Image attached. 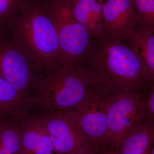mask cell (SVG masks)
<instances>
[{"instance_id":"obj_13","label":"cell","mask_w":154,"mask_h":154,"mask_svg":"<svg viewBox=\"0 0 154 154\" xmlns=\"http://www.w3.org/2000/svg\"><path fill=\"white\" fill-rule=\"evenodd\" d=\"M125 41L143 61L154 82V28L137 25Z\"/></svg>"},{"instance_id":"obj_16","label":"cell","mask_w":154,"mask_h":154,"mask_svg":"<svg viewBox=\"0 0 154 154\" xmlns=\"http://www.w3.org/2000/svg\"><path fill=\"white\" fill-rule=\"evenodd\" d=\"M28 0H0V28L9 27L12 19Z\"/></svg>"},{"instance_id":"obj_19","label":"cell","mask_w":154,"mask_h":154,"mask_svg":"<svg viewBox=\"0 0 154 154\" xmlns=\"http://www.w3.org/2000/svg\"><path fill=\"white\" fill-rule=\"evenodd\" d=\"M72 154H98L89 148H85Z\"/></svg>"},{"instance_id":"obj_8","label":"cell","mask_w":154,"mask_h":154,"mask_svg":"<svg viewBox=\"0 0 154 154\" xmlns=\"http://www.w3.org/2000/svg\"><path fill=\"white\" fill-rule=\"evenodd\" d=\"M28 57L12 39L0 38V76L15 90L25 95L36 90L38 75Z\"/></svg>"},{"instance_id":"obj_5","label":"cell","mask_w":154,"mask_h":154,"mask_svg":"<svg viewBox=\"0 0 154 154\" xmlns=\"http://www.w3.org/2000/svg\"><path fill=\"white\" fill-rule=\"evenodd\" d=\"M107 151H115L121 143L148 117L146 99L137 91L107 93Z\"/></svg>"},{"instance_id":"obj_4","label":"cell","mask_w":154,"mask_h":154,"mask_svg":"<svg viewBox=\"0 0 154 154\" xmlns=\"http://www.w3.org/2000/svg\"><path fill=\"white\" fill-rule=\"evenodd\" d=\"M58 37L60 63L71 68L82 63L90 51L94 38L75 19L71 0H43Z\"/></svg>"},{"instance_id":"obj_11","label":"cell","mask_w":154,"mask_h":154,"mask_svg":"<svg viewBox=\"0 0 154 154\" xmlns=\"http://www.w3.org/2000/svg\"><path fill=\"white\" fill-rule=\"evenodd\" d=\"M105 0H71L75 19L83 25L93 38L104 35L103 7Z\"/></svg>"},{"instance_id":"obj_9","label":"cell","mask_w":154,"mask_h":154,"mask_svg":"<svg viewBox=\"0 0 154 154\" xmlns=\"http://www.w3.org/2000/svg\"><path fill=\"white\" fill-rule=\"evenodd\" d=\"M137 25L134 0H105L103 7L104 34L125 41Z\"/></svg>"},{"instance_id":"obj_6","label":"cell","mask_w":154,"mask_h":154,"mask_svg":"<svg viewBox=\"0 0 154 154\" xmlns=\"http://www.w3.org/2000/svg\"><path fill=\"white\" fill-rule=\"evenodd\" d=\"M107 93L102 87L94 89L88 93L79 105L71 110L82 130L89 147L98 154L107 151Z\"/></svg>"},{"instance_id":"obj_7","label":"cell","mask_w":154,"mask_h":154,"mask_svg":"<svg viewBox=\"0 0 154 154\" xmlns=\"http://www.w3.org/2000/svg\"><path fill=\"white\" fill-rule=\"evenodd\" d=\"M37 114L45 125L55 153L72 154L90 148L72 110H49Z\"/></svg>"},{"instance_id":"obj_2","label":"cell","mask_w":154,"mask_h":154,"mask_svg":"<svg viewBox=\"0 0 154 154\" xmlns=\"http://www.w3.org/2000/svg\"><path fill=\"white\" fill-rule=\"evenodd\" d=\"M8 27L11 39L37 72L48 75L62 67L57 32L43 0H28Z\"/></svg>"},{"instance_id":"obj_17","label":"cell","mask_w":154,"mask_h":154,"mask_svg":"<svg viewBox=\"0 0 154 154\" xmlns=\"http://www.w3.org/2000/svg\"><path fill=\"white\" fill-rule=\"evenodd\" d=\"M137 25L154 28V0H134Z\"/></svg>"},{"instance_id":"obj_12","label":"cell","mask_w":154,"mask_h":154,"mask_svg":"<svg viewBox=\"0 0 154 154\" xmlns=\"http://www.w3.org/2000/svg\"><path fill=\"white\" fill-rule=\"evenodd\" d=\"M33 97L15 90L0 76V114L17 121L33 106Z\"/></svg>"},{"instance_id":"obj_10","label":"cell","mask_w":154,"mask_h":154,"mask_svg":"<svg viewBox=\"0 0 154 154\" xmlns=\"http://www.w3.org/2000/svg\"><path fill=\"white\" fill-rule=\"evenodd\" d=\"M18 121L22 135L21 154H54L47 128L38 114L28 113Z\"/></svg>"},{"instance_id":"obj_22","label":"cell","mask_w":154,"mask_h":154,"mask_svg":"<svg viewBox=\"0 0 154 154\" xmlns=\"http://www.w3.org/2000/svg\"><path fill=\"white\" fill-rule=\"evenodd\" d=\"M103 154H116L114 151H108L105 152Z\"/></svg>"},{"instance_id":"obj_15","label":"cell","mask_w":154,"mask_h":154,"mask_svg":"<svg viewBox=\"0 0 154 154\" xmlns=\"http://www.w3.org/2000/svg\"><path fill=\"white\" fill-rule=\"evenodd\" d=\"M22 135L19 122L7 119L0 128V154H21Z\"/></svg>"},{"instance_id":"obj_18","label":"cell","mask_w":154,"mask_h":154,"mask_svg":"<svg viewBox=\"0 0 154 154\" xmlns=\"http://www.w3.org/2000/svg\"><path fill=\"white\" fill-rule=\"evenodd\" d=\"M146 102L149 116L154 119V81Z\"/></svg>"},{"instance_id":"obj_1","label":"cell","mask_w":154,"mask_h":154,"mask_svg":"<svg viewBox=\"0 0 154 154\" xmlns=\"http://www.w3.org/2000/svg\"><path fill=\"white\" fill-rule=\"evenodd\" d=\"M84 63L109 93L137 91L152 81L143 61L128 45L105 34L94 38Z\"/></svg>"},{"instance_id":"obj_20","label":"cell","mask_w":154,"mask_h":154,"mask_svg":"<svg viewBox=\"0 0 154 154\" xmlns=\"http://www.w3.org/2000/svg\"><path fill=\"white\" fill-rule=\"evenodd\" d=\"M7 119V116L0 114V128Z\"/></svg>"},{"instance_id":"obj_21","label":"cell","mask_w":154,"mask_h":154,"mask_svg":"<svg viewBox=\"0 0 154 154\" xmlns=\"http://www.w3.org/2000/svg\"><path fill=\"white\" fill-rule=\"evenodd\" d=\"M152 154H154V130L153 135L152 145Z\"/></svg>"},{"instance_id":"obj_3","label":"cell","mask_w":154,"mask_h":154,"mask_svg":"<svg viewBox=\"0 0 154 154\" xmlns=\"http://www.w3.org/2000/svg\"><path fill=\"white\" fill-rule=\"evenodd\" d=\"M102 87L84 63L71 68L61 67L39 79L32 108L36 113L49 110H73L88 93Z\"/></svg>"},{"instance_id":"obj_14","label":"cell","mask_w":154,"mask_h":154,"mask_svg":"<svg viewBox=\"0 0 154 154\" xmlns=\"http://www.w3.org/2000/svg\"><path fill=\"white\" fill-rule=\"evenodd\" d=\"M154 130V119L148 116L114 152L116 154H152Z\"/></svg>"}]
</instances>
